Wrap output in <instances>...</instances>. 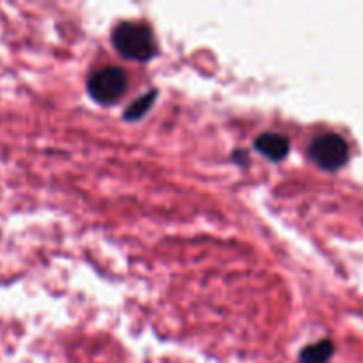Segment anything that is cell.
<instances>
[{"label":"cell","mask_w":363,"mask_h":363,"mask_svg":"<svg viewBox=\"0 0 363 363\" xmlns=\"http://www.w3.org/2000/svg\"><path fill=\"white\" fill-rule=\"evenodd\" d=\"M112 43L117 52L130 60H151L156 55V43L152 32L145 25L121 23L113 30Z\"/></svg>","instance_id":"1"},{"label":"cell","mask_w":363,"mask_h":363,"mask_svg":"<svg viewBox=\"0 0 363 363\" xmlns=\"http://www.w3.org/2000/svg\"><path fill=\"white\" fill-rule=\"evenodd\" d=\"M308 156L312 162L323 170H339L350 160V145L339 133L319 135L312 140L308 147Z\"/></svg>","instance_id":"2"},{"label":"cell","mask_w":363,"mask_h":363,"mask_svg":"<svg viewBox=\"0 0 363 363\" xmlns=\"http://www.w3.org/2000/svg\"><path fill=\"white\" fill-rule=\"evenodd\" d=\"M255 149L272 162H280L289 152V140L280 133H262L255 140Z\"/></svg>","instance_id":"4"},{"label":"cell","mask_w":363,"mask_h":363,"mask_svg":"<svg viewBox=\"0 0 363 363\" xmlns=\"http://www.w3.org/2000/svg\"><path fill=\"white\" fill-rule=\"evenodd\" d=\"M335 353V346L332 340L325 339L319 342L303 347L300 353V363H328Z\"/></svg>","instance_id":"5"},{"label":"cell","mask_w":363,"mask_h":363,"mask_svg":"<svg viewBox=\"0 0 363 363\" xmlns=\"http://www.w3.org/2000/svg\"><path fill=\"white\" fill-rule=\"evenodd\" d=\"M155 98H156V91H151V92H147L145 96H142V98L135 99V101L128 106L126 112H124V119H128V121L140 119V117L144 116L149 108H151V105L155 103Z\"/></svg>","instance_id":"6"},{"label":"cell","mask_w":363,"mask_h":363,"mask_svg":"<svg viewBox=\"0 0 363 363\" xmlns=\"http://www.w3.org/2000/svg\"><path fill=\"white\" fill-rule=\"evenodd\" d=\"M126 74L121 67H103L91 74L87 82V91L94 101L101 105L116 103L126 91Z\"/></svg>","instance_id":"3"}]
</instances>
